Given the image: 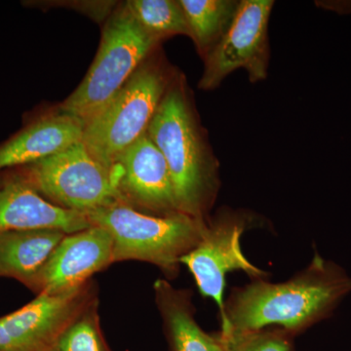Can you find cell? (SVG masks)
<instances>
[{
    "label": "cell",
    "instance_id": "1",
    "mask_svg": "<svg viewBox=\"0 0 351 351\" xmlns=\"http://www.w3.org/2000/svg\"><path fill=\"white\" fill-rule=\"evenodd\" d=\"M350 291L345 270L316 254L283 282L256 279L232 288L219 314L221 332L279 329L294 336L327 318Z\"/></svg>",
    "mask_w": 351,
    "mask_h": 351
},
{
    "label": "cell",
    "instance_id": "2",
    "mask_svg": "<svg viewBox=\"0 0 351 351\" xmlns=\"http://www.w3.org/2000/svg\"><path fill=\"white\" fill-rule=\"evenodd\" d=\"M147 134L167 162L180 213L208 219L218 195V164L208 151L179 75L170 83Z\"/></svg>",
    "mask_w": 351,
    "mask_h": 351
},
{
    "label": "cell",
    "instance_id": "3",
    "mask_svg": "<svg viewBox=\"0 0 351 351\" xmlns=\"http://www.w3.org/2000/svg\"><path fill=\"white\" fill-rule=\"evenodd\" d=\"M91 226H100L113 240V261L152 263L172 280L179 274L182 257L204 237L207 219L182 213L154 216L126 205L101 208L86 214Z\"/></svg>",
    "mask_w": 351,
    "mask_h": 351
},
{
    "label": "cell",
    "instance_id": "4",
    "mask_svg": "<svg viewBox=\"0 0 351 351\" xmlns=\"http://www.w3.org/2000/svg\"><path fill=\"white\" fill-rule=\"evenodd\" d=\"M159 43L138 24L125 2L119 4L104 25L93 63L82 83L61 104L60 112L86 125L107 108Z\"/></svg>",
    "mask_w": 351,
    "mask_h": 351
},
{
    "label": "cell",
    "instance_id": "5",
    "mask_svg": "<svg viewBox=\"0 0 351 351\" xmlns=\"http://www.w3.org/2000/svg\"><path fill=\"white\" fill-rule=\"evenodd\" d=\"M149 55L107 108L84 127L82 143L108 171L147 132L175 73Z\"/></svg>",
    "mask_w": 351,
    "mask_h": 351
},
{
    "label": "cell",
    "instance_id": "6",
    "mask_svg": "<svg viewBox=\"0 0 351 351\" xmlns=\"http://www.w3.org/2000/svg\"><path fill=\"white\" fill-rule=\"evenodd\" d=\"M14 169L46 200L64 209L87 214L121 204L110 171L89 154L82 142Z\"/></svg>",
    "mask_w": 351,
    "mask_h": 351
},
{
    "label": "cell",
    "instance_id": "7",
    "mask_svg": "<svg viewBox=\"0 0 351 351\" xmlns=\"http://www.w3.org/2000/svg\"><path fill=\"white\" fill-rule=\"evenodd\" d=\"M243 210L223 209L207 219L204 237L195 249L182 258V265L193 274L200 294L213 300L221 313L225 302L226 278L242 271L252 280L267 279V272L253 265L242 251L241 237L255 223Z\"/></svg>",
    "mask_w": 351,
    "mask_h": 351
},
{
    "label": "cell",
    "instance_id": "8",
    "mask_svg": "<svg viewBox=\"0 0 351 351\" xmlns=\"http://www.w3.org/2000/svg\"><path fill=\"white\" fill-rule=\"evenodd\" d=\"M271 0L239 1L232 25L204 58L198 87L216 89L232 71L243 69L252 83L265 80L269 68V22Z\"/></svg>",
    "mask_w": 351,
    "mask_h": 351
},
{
    "label": "cell",
    "instance_id": "9",
    "mask_svg": "<svg viewBox=\"0 0 351 351\" xmlns=\"http://www.w3.org/2000/svg\"><path fill=\"white\" fill-rule=\"evenodd\" d=\"M98 299L93 280L63 294H40L0 317V351H49L57 339Z\"/></svg>",
    "mask_w": 351,
    "mask_h": 351
},
{
    "label": "cell",
    "instance_id": "10",
    "mask_svg": "<svg viewBox=\"0 0 351 351\" xmlns=\"http://www.w3.org/2000/svg\"><path fill=\"white\" fill-rule=\"evenodd\" d=\"M110 172L122 205L154 216L180 213L167 162L147 132Z\"/></svg>",
    "mask_w": 351,
    "mask_h": 351
},
{
    "label": "cell",
    "instance_id": "11",
    "mask_svg": "<svg viewBox=\"0 0 351 351\" xmlns=\"http://www.w3.org/2000/svg\"><path fill=\"white\" fill-rule=\"evenodd\" d=\"M112 263V237L103 228L91 226L64 237L29 289L36 295L71 292Z\"/></svg>",
    "mask_w": 351,
    "mask_h": 351
},
{
    "label": "cell",
    "instance_id": "12",
    "mask_svg": "<svg viewBox=\"0 0 351 351\" xmlns=\"http://www.w3.org/2000/svg\"><path fill=\"white\" fill-rule=\"evenodd\" d=\"M90 226L86 214L56 206L39 195L17 170L4 171L0 184V233L48 228L71 234Z\"/></svg>",
    "mask_w": 351,
    "mask_h": 351
},
{
    "label": "cell",
    "instance_id": "13",
    "mask_svg": "<svg viewBox=\"0 0 351 351\" xmlns=\"http://www.w3.org/2000/svg\"><path fill=\"white\" fill-rule=\"evenodd\" d=\"M84 124L58 110L29 120L0 144V172L38 162L82 142Z\"/></svg>",
    "mask_w": 351,
    "mask_h": 351
},
{
    "label": "cell",
    "instance_id": "14",
    "mask_svg": "<svg viewBox=\"0 0 351 351\" xmlns=\"http://www.w3.org/2000/svg\"><path fill=\"white\" fill-rule=\"evenodd\" d=\"M154 293L171 351H226L219 332L209 334L198 324L193 291L163 278L154 282Z\"/></svg>",
    "mask_w": 351,
    "mask_h": 351
},
{
    "label": "cell",
    "instance_id": "15",
    "mask_svg": "<svg viewBox=\"0 0 351 351\" xmlns=\"http://www.w3.org/2000/svg\"><path fill=\"white\" fill-rule=\"evenodd\" d=\"M66 235L48 228L0 233V277L15 279L29 288Z\"/></svg>",
    "mask_w": 351,
    "mask_h": 351
},
{
    "label": "cell",
    "instance_id": "16",
    "mask_svg": "<svg viewBox=\"0 0 351 351\" xmlns=\"http://www.w3.org/2000/svg\"><path fill=\"white\" fill-rule=\"evenodd\" d=\"M196 49L206 57L232 25L239 1L179 0Z\"/></svg>",
    "mask_w": 351,
    "mask_h": 351
},
{
    "label": "cell",
    "instance_id": "17",
    "mask_svg": "<svg viewBox=\"0 0 351 351\" xmlns=\"http://www.w3.org/2000/svg\"><path fill=\"white\" fill-rule=\"evenodd\" d=\"M125 3L138 24L159 43L171 36H189L179 0H128Z\"/></svg>",
    "mask_w": 351,
    "mask_h": 351
},
{
    "label": "cell",
    "instance_id": "18",
    "mask_svg": "<svg viewBox=\"0 0 351 351\" xmlns=\"http://www.w3.org/2000/svg\"><path fill=\"white\" fill-rule=\"evenodd\" d=\"M99 306V300L90 304L49 351H112L101 330Z\"/></svg>",
    "mask_w": 351,
    "mask_h": 351
},
{
    "label": "cell",
    "instance_id": "19",
    "mask_svg": "<svg viewBox=\"0 0 351 351\" xmlns=\"http://www.w3.org/2000/svg\"><path fill=\"white\" fill-rule=\"evenodd\" d=\"M226 351H293L292 335L279 329L245 332L219 331Z\"/></svg>",
    "mask_w": 351,
    "mask_h": 351
},
{
    "label": "cell",
    "instance_id": "20",
    "mask_svg": "<svg viewBox=\"0 0 351 351\" xmlns=\"http://www.w3.org/2000/svg\"><path fill=\"white\" fill-rule=\"evenodd\" d=\"M4 179V171L3 172H0V184H2V182H3Z\"/></svg>",
    "mask_w": 351,
    "mask_h": 351
}]
</instances>
